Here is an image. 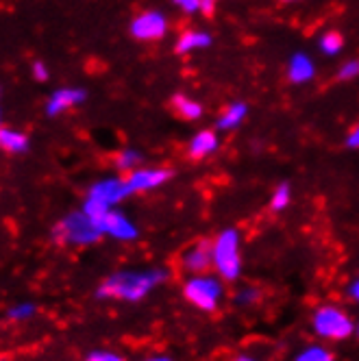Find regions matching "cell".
Returning <instances> with one entry per match:
<instances>
[{
	"label": "cell",
	"mask_w": 359,
	"mask_h": 361,
	"mask_svg": "<svg viewBox=\"0 0 359 361\" xmlns=\"http://www.w3.org/2000/svg\"><path fill=\"white\" fill-rule=\"evenodd\" d=\"M172 5L181 13H188V16L200 13V0H172Z\"/></svg>",
	"instance_id": "cell-24"
},
{
	"label": "cell",
	"mask_w": 359,
	"mask_h": 361,
	"mask_svg": "<svg viewBox=\"0 0 359 361\" xmlns=\"http://www.w3.org/2000/svg\"><path fill=\"white\" fill-rule=\"evenodd\" d=\"M87 98L85 90L81 87H61L57 92H53V96L48 98V105H46V116L50 118H57L61 116L63 111L81 105V102Z\"/></svg>",
	"instance_id": "cell-11"
},
{
	"label": "cell",
	"mask_w": 359,
	"mask_h": 361,
	"mask_svg": "<svg viewBox=\"0 0 359 361\" xmlns=\"http://www.w3.org/2000/svg\"><path fill=\"white\" fill-rule=\"evenodd\" d=\"M257 290H255V288H246V290H242L238 296H236V300L240 302V305H250V302H255V300H257Z\"/></svg>",
	"instance_id": "cell-26"
},
{
	"label": "cell",
	"mask_w": 359,
	"mask_h": 361,
	"mask_svg": "<svg viewBox=\"0 0 359 361\" xmlns=\"http://www.w3.org/2000/svg\"><path fill=\"white\" fill-rule=\"evenodd\" d=\"M290 200H292L290 185L288 183H281V185H276V190L270 196V209L272 212H284L288 204H290Z\"/></svg>",
	"instance_id": "cell-20"
},
{
	"label": "cell",
	"mask_w": 359,
	"mask_h": 361,
	"mask_svg": "<svg viewBox=\"0 0 359 361\" xmlns=\"http://www.w3.org/2000/svg\"><path fill=\"white\" fill-rule=\"evenodd\" d=\"M316 74V66L310 55L305 53H294L288 61V79L294 85H303L307 81H312Z\"/></svg>",
	"instance_id": "cell-13"
},
{
	"label": "cell",
	"mask_w": 359,
	"mask_h": 361,
	"mask_svg": "<svg viewBox=\"0 0 359 361\" xmlns=\"http://www.w3.org/2000/svg\"><path fill=\"white\" fill-rule=\"evenodd\" d=\"M31 70H33V76H35V81H39V83H44V81H48V68H46V63H42V61H35L33 66H31Z\"/></svg>",
	"instance_id": "cell-27"
},
{
	"label": "cell",
	"mask_w": 359,
	"mask_h": 361,
	"mask_svg": "<svg viewBox=\"0 0 359 361\" xmlns=\"http://www.w3.org/2000/svg\"><path fill=\"white\" fill-rule=\"evenodd\" d=\"M220 146V140L216 135V131H212V128H202V131H198L190 144H188V154L190 159L198 161V159H205L209 157V154H214Z\"/></svg>",
	"instance_id": "cell-12"
},
{
	"label": "cell",
	"mask_w": 359,
	"mask_h": 361,
	"mask_svg": "<svg viewBox=\"0 0 359 361\" xmlns=\"http://www.w3.org/2000/svg\"><path fill=\"white\" fill-rule=\"evenodd\" d=\"M233 361H260V359H255V357H248V355H240V357H236Z\"/></svg>",
	"instance_id": "cell-31"
},
{
	"label": "cell",
	"mask_w": 359,
	"mask_h": 361,
	"mask_svg": "<svg viewBox=\"0 0 359 361\" xmlns=\"http://www.w3.org/2000/svg\"><path fill=\"white\" fill-rule=\"evenodd\" d=\"M0 148H3L5 152H11V154L27 152L29 150V137L20 131H13V128H0Z\"/></svg>",
	"instance_id": "cell-17"
},
{
	"label": "cell",
	"mask_w": 359,
	"mask_h": 361,
	"mask_svg": "<svg viewBox=\"0 0 359 361\" xmlns=\"http://www.w3.org/2000/svg\"><path fill=\"white\" fill-rule=\"evenodd\" d=\"M248 116V107L246 102H231V105L224 107V111L220 114L216 126L220 128V131H233V128H238Z\"/></svg>",
	"instance_id": "cell-16"
},
{
	"label": "cell",
	"mask_w": 359,
	"mask_h": 361,
	"mask_svg": "<svg viewBox=\"0 0 359 361\" xmlns=\"http://www.w3.org/2000/svg\"><path fill=\"white\" fill-rule=\"evenodd\" d=\"M140 164H142V154L138 150H133V148H126V150H122V152L116 154V168L120 172L129 174V172L138 170Z\"/></svg>",
	"instance_id": "cell-18"
},
{
	"label": "cell",
	"mask_w": 359,
	"mask_h": 361,
	"mask_svg": "<svg viewBox=\"0 0 359 361\" xmlns=\"http://www.w3.org/2000/svg\"><path fill=\"white\" fill-rule=\"evenodd\" d=\"M359 76V59H348L346 63H342L340 72H338V81L346 83V81H353Z\"/></svg>",
	"instance_id": "cell-23"
},
{
	"label": "cell",
	"mask_w": 359,
	"mask_h": 361,
	"mask_svg": "<svg viewBox=\"0 0 359 361\" xmlns=\"http://www.w3.org/2000/svg\"><path fill=\"white\" fill-rule=\"evenodd\" d=\"M294 361H333V355L322 346H310L296 355Z\"/></svg>",
	"instance_id": "cell-22"
},
{
	"label": "cell",
	"mask_w": 359,
	"mask_h": 361,
	"mask_svg": "<svg viewBox=\"0 0 359 361\" xmlns=\"http://www.w3.org/2000/svg\"><path fill=\"white\" fill-rule=\"evenodd\" d=\"M100 226V233L102 235H109L114 240H120V242H131L138 238V226L126 218L124 214L111 209L105 218L98 222Z\"/></svg>",
	"instance_id": "cell-10"
},
{
	"label": "cell",
	"mask_w": 359,
	"mask_h": 361,
	"mask_svg": "<svg viewBox=\"0 0 359 361\" xmlns=\"http://www.w3.org/2000/svg\"><path fill=\"white\" fill-rule=\"evenodd\" d=\"M212 35L207 31H196V29H188L178 35V39L174 42V53L176 55H188L194 53V50L200 48H209L212 46Z\"/></svg>",
	"instance_id": "cell-14"
},
{
	"label": "cell",
	"mask_w": 359,
	"mask_h": 361,
	"mask_svg": "<svg viewBox=\"0 0 359 361\" xmlns=\"http://www.w3.org/2000/svg\"><path fill=\"white\" fill-rule=\"evenodd\" d=\"M100 226L81 209L68 214L55 228L53 240L61 244H74V246H87L100 240Z\"/></svg>",
	"instance_id": "cell-3"
},
{
	"label": "cell",
	"mask_w": 359,
	"mask_h": 361,
	"mask_svg": "<svg viewBox=\"0 0 359 361\" xmlns=\"http://www.w3.org/2000/svg\"><path fill=\"white\" fill-rule=\"evenodd\" d=\"M148 361H172V359H168V357H152V359H148Z\"/></svg>",
	"instance_id": "cell-32"
},
{
	"label": "cell",
	"mask_w": 359,
	"mask_h": 361,
	"mask_svg": "<svg viewBox=\"0 0 359 361\" xmlns=\"http://www.w3.org/2000/svg\"><path fill=\"white\" fill-rule=\"evenodd\" d=\"M346 146L353 150H359V124H355L351 128V133L346 135Z\"/></svg>",
	"instance_id": "cell-29"
},
{
	"label": "cell",
	"mask_w": 359,
	"mask_h": 361,
	"mask_svg": "<svg viewBox=\"0 0 359 361\" xmlns=\"http://www.w3.org/2000/svg\"><path fill=\"white\" fill-rule=\"evenodd\" d=\"M222 294H224L222 283L207 274H194L183 286L185 300H190L194 307L202 309V312H214L218 302L222 300Z\"/></svg>",
	"instance_id": "cell-5"
},
{
	"label": "cell",
	"mask_w": 359,
	"mask_h": 361,
	"mask_svg": "<svg viewBox=\"0 0 359 361\" xmlns=\"http://www.w3.org/2000/svg\"><path fill=\"white\" fill-rule=\"evenodd\" d=\"M348 294H351V298H353V300H357V302H359V279H357V281L353 283V286H351Z\"/></svg>",
	"instance_id": "cell-30"
},
{
	"label": "cell",
	"mask_w": 359,
	"mask_h": 361,
	"mask_svg": "<svg viewBox=\"0 0 359 361\" xmlns=\"http://www.w3.org/2000/svg\"><path fill=\"white\" fill-rule=\"evenodd\" d=\"M170 107L174 109V114H176L178 118H183V120H188V122L200 120L202 114H205V109H202L200 102L194 100V98H190V96H185V94H174V96L170 98Z\"/></svg>",
	"instance_id": "cell-15"
},
{
	"label": "cell",
	"mask_w": 359,
	"mask_h": 361,
	"mask_svg": "<svg viewBox=\"0 0 359 361\" xmlns=\"http://www.w3.org/2000/svg\"><path fill=\"white\" fill-rule=\"evenodd\" d=\"M355 333H357V338H359V324H355Z\"/></svg>",
	"instance_id": "cell-33"
},
{
	"label": "cell",
	"mask_w": 359,
	"mask_h": 361,
	"mask_svg": "<svg viewBox=\"0 0 359 361\" xmlns=\"http://www.w3.org/2000/svg\"><path fill=\"white\" fill-rule=\"evenodd\" d=\"M126 196H131L129 188H126V180L118 178V176H109V178H102L98 183H94L87 192V198L105 204V207L114 209L118 202H122Z\"/></svg>",
	"instance_id": "cell-7"
},
{
	"label": "cell",
	"mask_w": 359,
	"mask_h": 361,
	"mask_svg": "<svg viewBox=\"0 0 359 361\" xmlns=\"http://www.w3.org/2000/svg\"><path fill=\"white\" fill-rule=\"evenodd\" d=\"M314 331L322 340H346L355 333V322L342 309L327 305L314 314Z\"/></svg>",
	"instance_id": "cell-4"
},
{
	"label": "cell",
	"mask_w": 359,
	"mask_h": 361,
	"mask_svg": "<svg viewBox=\"0 0 359 361\" xmlns=\"http://www.w3.org/2000/svg\"><path fill=\"white\" fill-rule=\"evenodd\" d=\"M214 268L220 279L236 281L242 272V255H240V233L236 228H224L222 233L212 242Z\"/></svg>",
	"instance_id": "cell-2"
},
{
	"label": "cell",
	"mask_w": 359,
	"mask_h": 361,
	"mask_svg": "<svg viewBox=\"0 0 359 361\" xmlns=\"http://www.w3.org/2000/svg\"><path fill=\"white\" fill-rule=\"evenodd\" d=\"M281 3H296V0H281Z\"/></svg>",
	"instance_id": "cell-34"
},
{
	"label": "cell",
	"mask_w": 359,
	"mask_h": 361,
	"mask_svg": "<svg viewBox=\"0 0 359 361\" xmlns=\"http://www.w3.org/2000/svg\"><path fill=\"white\" fill-rule=\"evenodd\" d=\"M318 46H320V50H322L324 55H338L340 50L344 48V37L338 31H329V33H324L320 37Z\"/></svg>",
	"instance_id": "cell-19"
},
{
	"label": "cell",
	"mask_w": 359,
	"mask_h": 361,
	"mask_svg": "<svg viewBox=\"0 0 359 361\" xmlns=\"http://www.w3.org/2000/svg\"><path fill=\"white\" fill-rule=\"evenodd\" d=\"M85 361H124V359L111 350H94L85 357Z\"/></svg>",
	"instance_id": "cell-25"
},
{
	"label": "cell",
	"mask_w": 359,
	"mask_h": 361,
	"mask_svg": "<svg viewBox=\"0 0 359 361\" xmlns=\"http://www.w3.org/2000/svg\"><path fill=\"white\" fill-rule=\"evenodd\" d=\"M168 279L166 270H148V272H116L107 276L96 290L98 298H114V300H126L138 302L144 296H148L152 290Z\"/></svg>",
	"instance_id": "cell-1"
},
{
	"label": "cell",
	"mask_w": 359,
	"mask_h": 361,
	"mask_svg": "<svg viewBox=\"0 0 359 361\" xmlns=\"http://www.w3.org/2000/svg\"><path fill=\"white\" fill-rule=\"evenodd\" d=\"M181 266L192 272V274H200L207 272L214 266V252H212V242L200 240L192 246H188L181 252Z\"/></svg>",
	"instance_id": "cell-9"
},
{
	"label": "cell",
	"mask_w": 359,
	"mask_h": 361,
	"mask_svg": "<svg viewBox=\"0 0 359 361\" xmlns=\"http://www.w3.org/2000/svg\"><path fill=\"white\" fill-rule=\"evenodd\" d=\"M218 3H220V0H200V13L205 18H212L216 7H218Z\"/></svg>",
	"instance_id": "cell-28"
},
{
	"label": "cell",
	"mask_w": 359,
	"mask_h": 361,
	"mask_svg": "<svg viewBox=\"0 0 359 361\" xmlns=\"http://www.w3.org/2000/svg\"><path fill=\"white\" fill-rule=\"evenodd\" d=\"M168 27L170 24H168L166 13L157 9H148L133 18L129 31L138 42H157L168 33Z\"/></svg>",
	"instance_id": "cell-6"
},
{
	"label": "cell",
	"mask_w": 359,
	"mask_h": 361,
	"mask_svg": "<svg viewBox=\"0 0 359 361\" xmlns=\"http://www.w3.org/2000/svg\"><path fill=\"white\" fill-rule=\"evenodd\" d=\"M170 178H172V170L168 168H138L126 174L124 180L131 194H140V192H150V190L162 188Z\"/></svg>",
	"instance_id": "cell-8"
},
{
	"label": "cell",
	"mask_w": 359,
	"mask_h": 361,
	"mask_svg": "<svg viewBox=\"0 0 359 361\" xmlns=\"http://www.w3.org/2000/svg\"><path fill=\"white\" fill-rule=\"evenodd\" d=\"M35 312H37V307L33 302H18V305H13V307L7 309V318L11 322H22V320L33 318Z\"/></svg>",
	"instance_id": "cell-21"
}]
</instances>
